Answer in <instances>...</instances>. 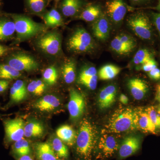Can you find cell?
I'll use <instances>...</instances> for the list:
<instances>
[{
	"mask_svg": "<svg viewBox=\"0 0 160 160\" xmlns=\"http://www.w3.org/2000/svg\"><path fill=\"white\" fill-rule=\"evenodd\" d=\"M61 105L60 99L53 95L48 94L39 99L34 103V108L42 112L54 110Z\"/></svg>",
	"mask_w": 160,
	"mask_h": 160,
	"instance_id": "obj_16",
	"label": "cell"
},
{
	"mask_svg": "<svg viewBox=\"0 0 160 160\" xmlns=\"http://www.w3.org/2000/svg\"><path fill=\"white\" fill-rule=\"evenodd\" d=\"M128 86L132 95L137 100L142 99L149 90V86L146 82L137 78L129 80Z\"/></svg>",
	"mask_w": 160,
	"mask_h": 160,
	"instance_id": "obj_15",
	"label": "cell"
},
{
	"mask_svg": "<svg viewBox=\"0 0 160 160\" xmlns=\"http://www.w3.org/2000/svg\"><path fill=\"white\" fill-rule=\"evenodd\" d=\"M15 32V27L13 20L0 18V42L11 38Z\"/></svg>",
	"mask_w": 160,
	"mask_h": 160,
	"instance_id": "obj_21",
	"label": "cell"
},
{
	"mask_svg": "<svg viewBox=\"0 0 160 160\" xmlns=\"http://www.w3.org/2000/svg\"><path fill=\"white\" fill-rule=\"evenodd\" d=\"M86 108V102L82 93L76 89L69 90V100L68 105L70 119L78 121L82 116Z\"/></svg>",
	"mask_w": 160,
	"mask_h": 160,
	"instance_id": "obj_10",
	"label": "cell"
},
{
	"mask_svg": "<svg viewBox=\"0 0 160 160\" xmlns=\"http://www.w3.org/2000/svg\"><path fill=\"white\" fill-rule=\"evenodd\" d=\"M55 153L60 159H67L69 156V151L67 145L58 138H53L50 143Z\"/></svg>",
	"mask_w": 160,
	"mask_h": 160,
	"instance_id": "obj_27",
	"label": "cell"
},
{
	"mask_svg": "<svg viewBox=\"0 0 160 160\" xmlns=\"http://www.w3.org/2000/svg\"><path fill=\"white\" fill-rule=\"evenodd\" d=\"M18 160H33L32 158H31L29 155L23 156L19 158Z\"/></svg>",
	"mask_w": 160,
	"mask_h": 160,
	"instance_id": "obj_47",
	"label": "cell"
},
{
	"mask_svg": "<svg viewBox=\"0 0 160 160\" xmlns=\"http://www.w3.org/2000/svg\"><path fill=\"white\" fill-rule=\"evenodd\" d=\"M74 60H69L64 64L62 68L63 79L67 84H71L74 82L76 77V68Z\"/></svg>",
	"mask_w": 160,
	"mask_h": 160,
	"instance_id": "obj_25",
	"label": "cell"
},
{
	"mask_svg": "<svg viewBox=\"0 0 160 160\" xmlns=\"http://www.w3.org/2000/svg\"><path fill=\"white\" fill-rule=\"evenodd\" d=\"M57 137L67 146H74L77 138V133L71 126L68 125L60 126L56 131Z\"/></svg>",
	"mask_w": 160,
	"mask_h": 160,
	"instance_id": "obj_17",
	"label": "cell"
},
{
	"mask_svg": "<svg viewBox=\"0 0 160 160\" xmlns=\"http://www.w3.org/2000/svg\"><path fill=\"white\" fill-rule=\"evenodd\" d=\"M118 36L121 42L124 43L126 46H129L133 50L136 46V41L134 38L131 36L126 33H122L118 35Z\"/></svg>",
	"mask_w": 160,
	"mask_h": 160,
	"instance_id": "obj_37",
	"label": "cell"
},
{
	"mask_svg": "<svg viewBox=\"0 0 160 160\" xmlns=\"http://www.w3.org/2000/svg\"><path fill=\"white\" fill-rule=\"evenodd\" d=\"M29 8L35 13H39L44 10L45 0H26Z\"/></svg>",
	"mask_w": 160,
	"mask_h": 160,
	"instance_id": "obj_36",
	"label": "cell"
},
{
	"mask_svg": "<svg viewBox=\"0 0 160 160\" xmlns=\"http://www.w3.org/2000/svg\"><path fill=\"white\" fill-rule=\"evenodd\" d=\"M153 58L151 52L147 49H140L137 52L133 58V62L137 65H141Z\"/></svg>",
	"mask_w": 160,
	"mask_h": 160,
	"instance_id": "obj_32",
	"label": "cell"
},
{
	"mask_svg": "<svg viewBox=\"0 0 160 160\" xmlns=\"http://www.w3.org/2000/svg\"><path fill=\"white\" fill-rule=\"evenodd\" d=\"M58 78L57 70L54 66L48 67L43 72V80L48 85H54L57 81Z\"/></svg>",
	"mask_w": 160,
	"mask_h": 160,
	"instance_id": "obj_34",
	"label": "cell"
},
{
	"mask_svg": "<svg viewBox=\"0 0 160 160\" xmlns=\"http://www.w3.org/2000/svg\"><path fill=\"white\" fill-rule=\"evenodd\" d=\"M22 75L20 71L16 70L8 64H0V79H16Z\"/></svg>",
	"mask_w": 160,
	"mask_h": 160,
	"instance_id": "obj_29",
	"label": "cell"
},
{
	"mask_svg": "<svg viewBox=\"0 0 160 160\" xmlns=\"http://www.w3.org/2000/svg\"><path fill=\"white\" fill-rule=\"evenodd\" d=\"M5 129V143L6 146L23 138L25 123L21 118L8 119L3 122Z\"/></svg>",
	"mask_w": 160,
	"mask_h": 160,
	"instance_id": "obj_7",
	"label": "cell"
},
{
	"mask_svg": "<svg viewBox=\"0 0 160 160\" xmlns=\"http://www.w3.org/2000/svg\"><path fill=\"white\" fill-rule=\"evenodd\" d=\"M131 1L132 2L139 3L140 2H142L143 1H145V0H131Z\"/></svg>",
	"mask_w": 160,
	"mask_h": 160,
	"instance_id": "obj_49",
	"label": "cell"
},
{
	"mask_svg": "<svg viewBox=\"0 0 160 160\" xmlns=\"http://www.w3.org/2000/svg\"><path fill=\"white\" fill-rule=\"evenodd\" d=\"M44 19L46 26L49 27H57L62 24V19L61 14L55 9H51L47 12Z\"/></svg>",
	"mask_w": 160,
	"mask_h": 160,
	"instance_id": "obj_30",
	"label": "cell"
},
{
	"mask_svg": "<svg viewBox=\"0 0 160 160\" xmlns=\"http://www.w3.org/2000/svg\"><path fill=\"white\" fill-rule=\"evenodd\" d=\"M11 17L15 24L17 42L33 37L46 30V27L43 24L35 22L27 17L18 14H12Z\"/></svg>",
	"mask_w": 160,
	"mask_h": 160,
	"instance_id": "obj_3",
	"label": "cell"
},
{
	"mask_svg": "<svg viewBox=\"0 0 160 160\" xmlns=\"http://www.w3.org/2000/svg\"><path fill=\"white\" fill-rule=\"evenodd\" d=\"M120 144L116 137L111 133H103L98 141L97 158L104 159L113 156L118 152Z\"/></svg>",
	"mask_w": 160,
	"mask_h": 160,
	"instance_id": "obj_6",
	"label": "cell"
},
{
	"mask_svg": "<svg viewBox=\"0 0 160 160\" xmlns=\"http://www.w3.org/2000/svg\"><path fill=\"white\" fill-rule=\"evenodd\" d=\"M27 89L32 94L39 96L42 95L44 93L46 89V86L42 80H33L29 83Z\"/></svg>",
	"mask_w": 160,
	"mask_h": 160,
	"instance_id": "obj_33",
	"label": "cell"
},
{
	"mask_svg": "<svg viewBox=\"0 0 160 160\" xmlns=\"http://www.w3.org/2000/svg\"><path fill=\"white\" fill-rule=\"evenodd\" d=\"M121 70V68L115 65L108 64L102 66L100 69L98 74L101 80H111L118 75Z\"/></svg>",
	"mask_w": 160,
	"mask_h": 160,
	"instance_id": "obj_28",
	"label": "cell"
},
{
	"mask_svg": "<svg viewBox=\"0 0 160 160\" xmlns=\"http://www.w3.org/2000/svg\"><path fill=\"white\" fill-rule=\"evenodd\" d=\"M154 9L160 11V0L159 1L158 3L157 6L155 7Z\"/></svg>",
	"mask_w": 160,
	"mask_h": 160,
	"instance_id": "obj_48",
	"label": "cell"
},
{
	"mask_svg": "<svg viewBox=\"0 0 160 160\" xmlns=\"http://www.w3.org/2000/svg\"><path fill=\"white\" fill-rule=\"evenodd\" d=\"M102 13L101 7L97 5L87 6L80 14L79 18L87 22H94Z\"/></svg>",
	"mask_w": 160,
	"mask_h": 160,
	"instance_id": "obj_26",
	"label": "cell"
},
{
	"mask_svg": "<svg viewBox=\"0 0 160 160\" xmlns=\"http://www.w3.org/2000/svg\"><path fill=\"white\" fill-rule=\"evenodd\" d=\"M155 99L158 102H160V83L156 86Z\"/></svg>",
	"mask_w": 160,
	"mask_h": 160,
	"instance_id": "obj_45",
	"label": "cell"
},
{
	"mask_svg": "<svg viewBox=\"0 0 160 160\" xmlns=\"http://www.w3.org/2000/svg\"><path fill=\"white\" fill-rule=\"evenodd\" d=\"M107 12L110 19L115 23L121 22L127 12V6L123 0H111L106 3Z\"/></svg>",
	"mask_w": 160,
	"mask_h": 160,
	"instance_id": "obj_12",
	"label": "cell"
},
{
	"mask_svg": "<svg viewBox=\"0 0 160 160\" xmlns=\"http://www.w3.org/2000/svg\"><path fill=\"white\" fill-rule=\"evenodd\" d=\"M149 115L151 122L154 125L156 129H160V114L154 106H149L145 109Z\"/></svg>",
	"mask_w": 160,
	"mask_h": 160,
	"instance_id": "obj_35",
	"label": "cell"
},
{
	"mask_svg": "<svg viewBox=\"0 0 160 160\" xmlns=\"http://www.w3.org/2000/svg\"><path fill=\"white\" fill-rule=\"evenodd\" d=\"M34 149L39 160H62L57 156L50 143H38L35 146Z\"/></svg>",
	"mask_w": 160,
	"mask_h": 160,
	"instance_id": "obj_19",
	"label": "cell"
},
{
	"mask_svg": "<svg viewBox=\"0 0 160 160\" xmlns=\"http://www.w3.org/2000/svg\"><path fill=\"white\" fill-rule=\"evenodd\" d=\"M96 75H97V70L95 67L93 66L86 67L81 71L79 77L78 81L89 78Z\"/></svg>",
	"mask_w": 160,
	"mask_h": 160,
	"instance_id": "obj_38",
	"label": "cell"
},
{
	"mask_svg": "<svg viewBox=\"0 0 160 160\" xmlns=\"http://www.w3.org/2000/svg\"><path fill=\"white\" fill-rule=\"evenodd\" d=\"M44 132L42 124L38 121H31L25 125L24 136L26 138L41 137Z\"/></svg>",
	"mask_w": 160,
	"mask_h": 160,
	"instance_id": "obj_23",
	"label": "cell"
},
{
	"mask_svg": "<svg viewBox=\"0 0 160 160\" xmlns=\"http://www.w3.org/2000/svg\"><path fill=\"white\" fill-rule=\"evenodd\" d=\"M117 89L114 85H110L103 88L98 97V104L101 109H108L116 101Z\"/></svg>",
	"mask_w": 160,
	"mask_h": 160,
	"instance_id": "obj_14",
	"label": "cell"
},
{
	"mask_svg": "<svg viewBox=\"0 0 160 160\" xmlns=\"http://www.w3.org/2000/svg\"><path fill=\"white\" fill-rule=\"evenodd\" d=\"M9 86L8 80L0 79V93L6 91Z\"/></svg>",
	"mask_w": 160,
	"mask_h": 160,
	"instance_id": "obj_43",
	"label": "cell"
},
{
	"mask_svg": "<svg viewBox=\"0 0 160 160\" xmlns=\"http://www.w3.org/2000/svg\"><path fill=\"white\" fill-rule=\"evenodd\" d=\"M94 41L84 28L77 29L71 35L67 43L68 49L76 52L89 51L94 47Z\"/></svg>",
	"mask_w": 160,
	"mask_h": 160,
	"instance_id": "obj_4",
	"label": "cell"
},
{
	"mask_svg": "<svg viewBox=\"0 0 160 160\" xmlns=\"http://www.w3.org/2000/svg\"><path fill=\"white\" fill-rule=\"evenodd\" d=\"M7 64L18 71H30L37 69L39 64L31 56L22 52L12 54L7 59Z\"/></svg>",
	"mask_w": 160,
	"mask_h": 160,
	"instance_id": "obj_9",
	"label": "cell"
},
{
	"mask_svg": "<svg viewBox=\"0 0 160 160\" xmlns=\"http://www.w3.org/2000/svg\"><path fill=\"white\" fill-rule=\"evenodd\" d=\"M127 25L138 37L145 40L151 39V24L146 14L140 13L132 16L127 20Z\"/></svg>",
	"mask_w": 160,
	"mask_h": 160,
	"instance_id": "obj_5",
	"label": "cell"
},
{
	"mask_svg": "<svg viewBox=\"0 0 160 160\" xmlns=\"http://www.w3.org/2000/svg\"><path fill=\"white\" fill-rule=\"evenodd\" d=\"M135 111L138 128L145 132L155 133L156 129L145 110L138 109Z\"/></svg>",
	"mask_w": 160,
	"mask_h": 160,
	"instance_id": "obj_18",
	"label": "cell"
},
{
	"mask_svg": "<svg viewBox=\"0 0 160 160\" xmlns=\"http://www.w3.org/2000/svg\"><path fill=\"white\" fill-rule=\"evenodd\" d=\"M138 129L135 110L119 107L109 118L102 131L103 133H119Z\"/></svg>",
	"mask_w": 160,
	"mask_h": 160,
	"instance_id": "obj_2",
	"label": "cell"
},
{
	"mask_svg": "<svg viewBox=\"0 0 160 160\" xmlns=\"http://www.w3.org/2000/svg\"><path fill=\"white\" fill-rule=\"evenodd\" d=\"M148 75L151 79L158 81L160 79V69L158 67L148 72Z\"/></svg>",
	"mask_w": 160,
	"mask_h": 160,
	"instance_id": "obj_41",
	"label": "cell"
},
{
	"mask_svg": "<svg viewBox=\"0 0 160 160\" xmlns=\"http://www.w3.org/2000/svg\"><path fill=\"white\" fill-rule=\"evenodd\" d=\"M82 6L81 0H63L61 10L65 16L69 17L77 14Z\"/></svg>",
	"mask_w": 160,
	"mask_h": 160,
	"instance_id": "obj_22",
	"label": "cell"
},
{
	"mask_svg": "<svg viewBox=\"0 0 160 160\" xmlns=\"http://www.w3.org/2000/svg\"><path fill=\"white\" fill-rule=\"evenodd\" d=\"M38 47L43 52L50 55H56L62 49V39L59 33L50 32L43 35L37 42Z\"/></svg>",
	"mask_w": 160,
	"mask_h": 160,
	"instance_id": "obj_8",
	"label": "cell"
},
{
	"mask_svg": "<svg viewBox=\"0 0 160 160\" xmlns=\"http://www.w3.org/2000/svg\"><path fill=\"white\" fill-rule=\"evenodd\" d=\"M55 1H57H57H58V0H55Z\"/></svg>",
	"mask_w": 160,
	"mask_h": 160,
	"instance_id": "obj_52",
	"label": "cell"
},
{
	"mask_svg": "<svg viewBox=\"0 0 160 160\" xmlns=\"http://www.w3.org/2000/svg\"><path fill=\"white\" fill-rule=\"evenodd\" d=\"M157 62L154 59L152 58L140 66V69L143 71L149 72L155 68H157Z\"/></svg>",
	"mask_w": 160,
	"mask_h": 160,
	"instance_id": "obj_40",
	"label": "cell"
},
{
	"mask_svg": "<svg viewBox=\"0 0 160 160\" xmlns=\"http://www.w3.org/2000/svg\"><path fill=\"white\" fill-rule=\"evenodd\" d=\"M152 19L156 28L160 36V13H154L152 14Z\"/></svg>",
	"mask_w": 160,
	"mask_h": 160,
	"instance_id": "obj_42",
	"label": "cell"
},
{
	"mask_svg": "<svg viewBox=\"0 0 160 160\" xmlns=\"http://www.w3.org/2000/svg\"><path fill=\"white\" fill-rule=\"evenodd\" d=\"M2 117V115H0V118Z\"/></svg>",
	"mask_w": 160,
	"mask_h": 160,
	"instance_id": "obj_51",
	"label": "cell"
},
{
	"mask_svg": "<svg viewBox=\"0 0 160 160\" xmlns=\"http://www.w3.org/2000/svg\"><path fill=\"white\" fill-rule=\"evenodd\" d=\"M110 47L114 52L120 55H127L133 50L129 46L121 42L118 36L111 41Z\"/></svg>",
	"mask_w": 160,
	"mask_h": 160,
	"instance_id": "obj_31",
	"label": "cell"
},
{
	"mask_svg": "<svg viewBox=\"0 0 160 160\" xmlns=\"http://www.w3.org/2000/svg\"><path fill=\"white\" fill-rule=\"evenodd\" d=\"M98 76L97 75L92 77L89 78L79 81V83L84 85L88 89L94 90L96 88L98 84Z\"/></svg>",
	"mask_w": 160,
	"mask_h": 160,
	"instance_id": "obj_39",
	"label": "cell"
},
{
	"mask_svg": "<svg viewBox=\"0 0 160 160\" xmlns=\"http://www.w3.org/2000/svg\"><path fill=\"white\" fill-rule=\"evenodd\" d=\"M159 103L156 109L158 112V113L160 114V102H159Z\"/></svg>",
	"mask_w": 160,
	"mask_h": 160,
	"instance_id": "obj_50",
	"label": "cell"
},
{
	"mask_svg": "<svg viewBox=\"0 0 160 160\" xmlns=\"http://www.w3.org/2000/svg\"><path fill=\"white\" fill-rule=\"evenodd\" d=\"M141 143V138L138 136L126 137L120 143L118 151V159H124L135 154L140 150Z\"/></svg>",
	"mask_w": 160,
	"mask_h": 160,
	"instance_id": "obj_11",
	"label": "cell"
},
{
	"mask_svg": "<svg viewBox=\"0 0 160 160\" xmlns=\"http://www.w3.org/2000/svg\"><path fill=\"white\" fill-rule=\"evenodd\" d=\"M119 100L124 105H127L129 102L128 98L126 95L122 94L120 95Z\"/></svg>",
	"mask_w": 160,
	"mask_h": 160,
	"instance_id": "obj_46",
	"label": "cell"
},
{
	"mask_svg": "<svg viewBox=\"0 0 160 160\" xmlns=\"http://www.w3.org/2000/svg\"><path fill=\"white\" fill-rule=\"evenodd\" d=\"M27 88L22 80L16 81L10 90V102L11 103L20 102L26 98L27 94Z\"/></svg>",
	"mask_w": 160,
	"mask_h": 160,
	"instance_id": "obj_20",
	"label": "cell"
},
{
	"mask_svg": "<svg viewBox=\"0 0 160 160\" xmlns=\"http://www.w3.org/2000/svg\"><path fill=\"white\" fill-rule=\"evenodd\" d=\"M11 152L14 157L18 158L29 155L31 152V148L29 142L23 138L15 142L12 146Z\"/></svg>",
	"mask_w": 160,
	"mask_h": 160,
	"instance_id": "obj_24",
	"label": "cell"
},
{
	"mask_svg": "<svg viewBox=\"0 0 160 160\" xmlns=\"http://www.w3.org/2000/svg\"><path fill=\"white\" fill-rule=\"evenodd\" d=\"M11 50V48L3 45H0V57L3 56Z\"/></svg>",
	"mask_w": 160,
	"mask_h": 160,
	"instance_id": "obj_44",
	"label": "cell"
},
{
	"mask_svg": "<svg viewBox=\"0 0 160 160\" xmlns=\"http://www.w3.org/2000/svg\"><path fill=\"white\" fill-rule=\"evenodd\" d=\"M93 35L98 40L105 41L108 39L110 31L109 19L104 13H102L97 19L95 21L92 26Z\"/></svg>",
	"mask_w": 160,
	"mask_h": 160,
	"instance_id": "obj_13",
	"label": "cell"
},
{
	"mask_svg": "<svg viewBox=\"0 0 160 160\" xmlns=\"http://www.w3.org/2000/svg\"><path fill=\"white\" fill-rule=\"evenodd\" d=\"M98 141L96 128L89 121L84 119L80 123L74 145L78 160H92Z\"/></svg>",
	"mask_w": 160,
	"mask_h": 160,
	"instance_id": "obj_1",
	"label": "cell"
}]
</instances>
